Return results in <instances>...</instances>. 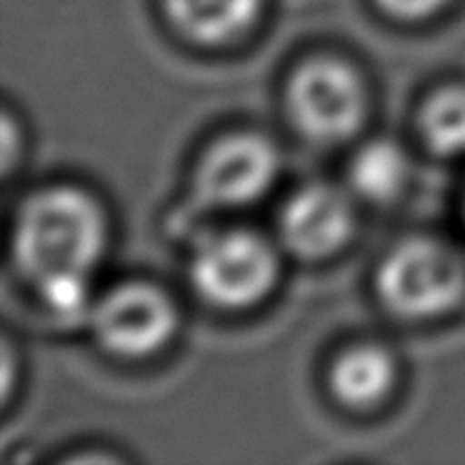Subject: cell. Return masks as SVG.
<instances>
[{"label": "cell", "mask_w": 465, "mask_h": 465, "mask_svg": "<svg viewBox=\"0 0 465 465\" xmlns=\"http://www.w3.org/2000/svg\"><path fill=\"white\" fill-rule=\"evenodd\" d=\"M281 165V153L265 135L251 131L225 135L195 165L188 195L178 208V223L193 225L205 215L253 205L273 188Z\"/></svg>", "instance_id": "obj_3"}, {"label": "cell", "mask_w": 465, "mask_h": 465, "mask_svg": "<svg viewBox=\"0 0 465 465\" xmlns=\"http://www.w3.org/2000/svg\"><path fill=\"white\" fill-rule=\"evenodd\" d=\"M411 161L393 141H371L358 148L348 165L351 191L368 203H391L405 191Z\"/></svg>", "instance_id": "obj_10"}, {"label": "cell", "mask_w": 465, "mask_h": 465, "mask_svg": "<svg viewBox=\"0 0 465 465\" xmlns=\"http://www.w3.org/2000/svg\"><path fill=\"white\" fill-rule=\"evenodd\" d=\"M85 323L105 353L138 361L171 343L178 331V308L158 285L131 281L98 295Z\"/></svg>", "instance_id": "obj_6"}, {"label": "cell", "mask_w": 465, "mask_h": 465, "mask_svg": "<svg viewBox=\"0 0 465 465\" xmlns=\"http://www.w3.org/2000/svg\"><path fill=\"white\" fill-rule=\"evenodd\" d=\"M105 243V213L91 193L75 185H48L31 193L15 213L13 263L33 288L58 275L93 278Z\"/></svg>", "instance_id": "obj_1"}, {"label": "cell", "mask_w": 465, "mask_h": 465, "mask_svg": "<svg viewBox=\"0 0 465 465\" xmlns=\"http://www.w3.org/2000/svg\"><path fill=\"white\" fill-rule=\"evenodd\" d=\"M3 168H5V173H11L13 168V153H15V123H13L11 113H5L3 115Z\"/></svg>", "instance_id": "obj_13"}, {"label": "cell", "mask_w": 465, "mask_h": 465, "mask_svg": "<svg viewBox=\"0 0 465 465\" xmlns=\"http://www.w3.org/2000/svg\"><path fill=\"white\" fill-rule=\"evenodd\" d=\"M418 133L433 155H465V85L453 83L430 93L420 105Z\"/></svg>", "instance_id": "obj_11"}, {"label": "cell", "mask_w": 465, "mask_h": 465, "mask_svg": "<svg viewBox=\"0 0 465 465\" xmlns=\"http://www.w3.org/2000/svg\"><path fill=\"white\" fill-rule=\"evenodd\" d=\"M353 198L331 183H308L285 201L278 232L291 255L303 261H323L341 253L353 238Z\"/></svg>", "instance_id": "obj_7"}, {"label": "cell", "mask_w": 465, "mask_h": 465, "mask_svg": "<svg viewBox=\"0 0 465 465\" xmlns=\"http://www.w3.org/2000/svg\"><path fill=\"white\" fill-rule=\"evenodd\" d=\"M265 0H163V11L185 41L223 45L245 33L263 13Z\"/></svg>", "instance_id": "obj_9"}, {"label": "cell", "mask_w": 465, "mask_h": 465, "mask_svg": "<svg viewBox=\"0 0 465 465\" xmlns=\"http://www.w3.org/2000/svg\"><path fill=\"white\" fill-rule=\"evenodd\" d=\"M375 291L403 321L443 318L465 303V255L440 238H405L378 265Z\"/></svg>", "instance_id": "obj_2"}, {"label": "cell", "mask_w": 465, "mask_h": 465, "mask_svg": "<svg viewBox=\"0 0 465 465\" xmlns=\"http://www.w3.org/2000/svg\"><path fill=\"white\" fill-rule=\"evenodd\" d=\"M281 261L273 243L245 228L205 232L193 245L188 278L195 295L221 311H243L275 288Z\"/></svg>", "instance_id": "obj_4"}, {"label": "cell", "mask_w": 465, "mask_h": 465, "mask_svg": "<svg viewBox=\"0 0 465 465\" xmlns=\"http://www.w3.org/2000/svg\"><path fill=\"white\" fill-rule=\"evenodd\" d=\"M285 103L295 131L315 145L353 138L368 113L361 73L335 55H315L301 63L288 78Z\"/></svg>", "instance_id": "obj_5"}, {"label": "cell", "mask_w": 465, "mask_h": 465, "mask_svg": "<svg viewBox=\"0 0 465 465\" xmlns=\"http://www.w3.org/2000/svg\"><path fill=\"white\" fill-rule=\"evenodd\" d=\"M378 8L391 15L395 21L415 23L433 18L435 13H440L450 0H375Z\"/></svg>", "instance_id": "obj_12"}, {"label": "cell", "mask_w": 465, "mask_h": 465, "mask_svg": "<svg viewBox=\"0 0 465 465\" xmlns=\"http://www.w3.org/2000/svg\"><path fill=\"white\" fill-rule=\"evenodd\" d=\"M398 365L393 353L375 343H355L338 355L328 371V385L338 403L368 411L393 393Z\"/></svg>", "instance_id": "obj_8"}]
</instances>
